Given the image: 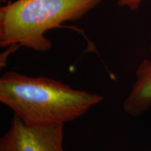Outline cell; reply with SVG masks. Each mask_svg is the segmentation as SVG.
<instances>
[{
	"label": "cell",
	"instance_id": "1",
	"mask_svg": "<svg viewBox=\"0 0 151 151\" xmlns=\"http://www.w3.org/2000/svg\"><path fill=\"white\" fill-rule=\"evenodd\" d=\"M103 99L99 94L74 89L46 76L10 71L0 78L1 103L29 125L73 121Z\"/></svg>",
	"mask_w": 151,
	"mask_h": 151
},
{
	"label": "cell",
	"instance_id": "6",
	"mask_svg": "<svg viewBox=\"0 0 151 151\" xmlns=\"http://www.w3.org/2000/svg\"><path fill=\"white\" fill-rule=\"evenodd\" d=\"M150 51L151 52V43H150Z\"/></svg>",
	"mask_w": 151,
	"mask_h": 151
},
{
	"label": "cell",
	"instance_id": "5",
	"mask_svg": "<svg viewBox=\"0 0 151 151\" xmlns=\"http://www.w3.org/2000/svg\"><path fill=\"white\" fill-rule=\"evenodd\" d=\"M144 0H118L119 6L122 7H127L134 11L139 8L141 3Z\"/></svg>",
	"mask_w": 151,
	"mask_h": 151
},
{
	"label": "cell",
	"instance_id": "3",
	"mask_svg": "<svg viewBox=\"0 0 151 151\" xmlns=\"http://www.w3.org/2000/svg\"><path fill=\"white\" fill-rule=\"evenodd\" d=\"M65 124L29 125L14 114L0 151H65Z\"/></svg>",
	"mask_w": 151,
	"mask_h": 151
},
{
	"label": "cell",
	"instance_id": "7",
	"mask_svg": "<svg viewBox=\"0 0 151 151\" xmlns=\"http://www.w3.org/2000/svg\"><path fill=\"white\" fill-rule=\"evenodd\" d=\"M150 151H151V150H150Z\"/></svg>",
	"mask_w": 151,
	"mask_h": 151
},
{
	"label": "cell",
	"instance_id": "2",
	"mask_svg": "<svg viewBox=\"0 0 151 151\" xmlns=\"http://www.w3.org/2000/svg\"><path fill=\"white\" fill-rule=\"evenodd\" d=\"M104 0H17L0 9V46L48 51V30L82 18Z\"/></svg>",
	"mask_w": 151,
	"mask_h": 151
},
{
	"label": "cell",
	"instance_id": "4",
	"mask_svg": "<svg viewBox=\"0 0 151 151\" xmlns=\"http://www.w3.org/2000/svg\"><path fill=\"white\" fill-rule=\"evenodd\" d=\"M135 76V82L123 102L124 111L132 117L141 116L151 108V60H143Z\"/></svg>",
	"mask_w": 151,
	"mask_h": 151
}]
</instances>
